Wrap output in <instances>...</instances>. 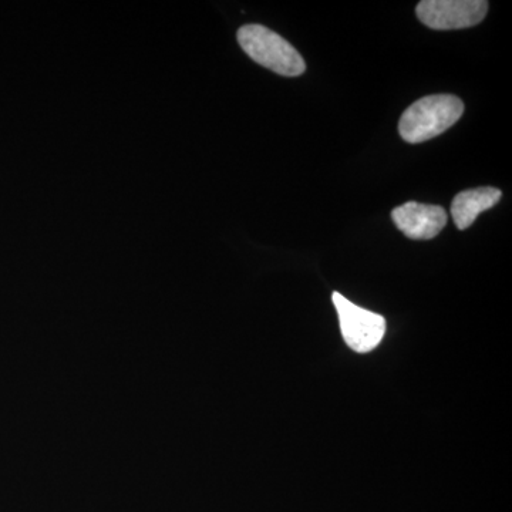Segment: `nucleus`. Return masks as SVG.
<instances>
[{
  "label": "nucleus",
  "instance_id": "3",
  "mask_svg": "<svg viewBox=\"0 0 512 512\" xmlns=\"http://www.w3.org/2000/svg\"><path fill=\"white\" fill-rule=\"evenodd\" d=\"M332 299L346 345L357 353L375 350L386 333V319L379 313L360 308L339 292L333 293Z\"/></svg>",
  "mask_w": 512,
  "mask_h": 512
},
{
  "label": "nucleus",
  "instance_id": "1",
  "mask_svg": "<svg viewBox=\"0 0 512 512\" xmlns=\"http://www.w3.org/2000/svg\"><path fill=\"white\" fill-rule=\"evenodd\" d=\"M464 113V103L451 94H433L417 100L399 123V133L406 143L419 144L440 136L454 126Z\"/></svg>",
  "mask_w": 512,
  "mask_h": 512
},
{
  "label": "nucleus",
  "instance_id": "5",
  "mask_svg": "<svg viewBox=\"0 0 512 512\" xmlns=\"http://www.w3.org/2000/svg\"><path fill=\"white\" fill-rule=\"evenodd\" d=\"M392 218L396 227L410 239H433L447 225V212L439 205L406 202L394 208Z\"/></svg>",
  "mask_w": 512,
  "mask_h": 512
},
{
  "label": "nucleus",
  "instance_id": "2",
  "mask_svg": "<svg viewBox=\"0 0 512 512\" xmlns=\"http://www.w3.org/2000/svg\"><path fill=\"white\" fill-rule=\"evenodd\" d=\"M238 43L254 62L285 77L305 73L306 64L301 53L274 30L261 25L242 26Z\"/></svg>",
  "mask_w": 512,
  "mask_h": 512
},
{
  "label": "nucleus",
  "instance_id": "6",
  "mask_svg": "<svg viewBox=\"0 0 512 512\" xmlns=\"http://www.w3.org/2000/svg\"><path fill=\"white\" fill-rule=\"evenodd\" d=\"M503 192L494 187L474 188L461 191L451 204V217L458 229L470 228L481 212L490 210L501 200Z\"/></svg>",
  "mask_w": 512,
  "mask_h": 512
},
{
  "label": "nucleus",
  "instance_id": "4",
  "mask_svg": "<svg viewBox=\"0 0 512 512\" xmlns=\"http://www.w3.org/2000/svg\"><path fill=\"white\" fill-rule=\"evenodd\" d=\"M488 12L485 0H423L417 6V18L427 28L456 30L483 22Z\"/></svg>",
  "mask_w": 512,
  "mask_h": 512
}]
</instances>
